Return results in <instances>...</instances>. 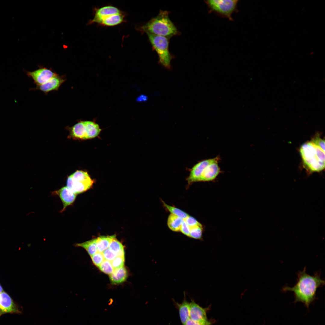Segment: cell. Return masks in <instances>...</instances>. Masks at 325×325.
Instances as JSON below:
<instances>
[{"label":"cell","mask_w":325,"mask_h":325,"mask_svg":"<svg viewBox=\"0 0 325 325\" xmlns=\"http://www.w3.org/2000/svg\"><path fill=\"white\" fill-rule=\"evenodd\" d=\"M70 175L73 179L75 181L85 183H94V181L86 172L77 170Z\"/></svg>","instance_id":"cell-23"},{"label":"cell","mask_w":325,"mask_h":325,"mask_svg":"<svg viewBox=\"0 0 325 325\" xmlns=\"http://www.w3.org/2000/svg\"><path fill=\"white\" fill-rule=\"evenodd\" d=\"M183 219L179 217L170 214L169 216L167 224L169 228L174 232L180 231L181 226Z\"/></svg>","instance_id":"cell-20"},{"label":"cell","mask_w":325,"mask_h":325,"mask_svg":"<svg viewBox=\"0 0 325 325\" xmlns=\"http://www.w3.org/2000/svg\"><path fill=\"white\" fill-rule=\"evenodd\" d=\"M91 257L93 263L98 267L104 260L102 252H98Z\"/></svg>","instance_id":"cell-29"},{"label":"cell","mask_w":325,"mask_h":325,"mask_svg":"<svg viewBox=\"0 0 325 325\" xmlns=\"http://www.w3.org/2000/svg\"><path fill=\"white\" fill-rule=\"evenodd\" d=\"M102 253L104 260L111 262L117 256V255L111 251L109 248L104 250Z\"/></svg>","instance_id":"cell-30"},{"label":"cell","mask_w":325,"mask_h":325,"mask_svg":"<svg viewBox=\"0 0 325 325\" xmlns=\"http://www.w3.org/2000/svg\"><path fill=\"white\" fill-rule=\"evenodd\" d=\"M84 122L86 129L87 139L94 138L99 135L101 130L98 125L91 121Z\"/></svg>","instance_id":"cell-19"},{"label":"cell","mask_w":325,"mask_h":325,"mask_svg":"<svg viewBox=\"0 0 325 325\" xmlns=\"http://www.w3.org/2000/svg\"><path fill=\"white\" fill-rule=\"evenodd\" d=\"M214 159V158L200 161L191 168L187 181L188 185L200 181L202 173L206 167Z\"/></svg>","instance_id":"cell-10"},{"label":"cell","mask_w":325,"mask_h":325,"mask_svg":"<svg viewBox=\"0 0 325 325\" xmlns=\"http://www.w3.org/2000/svg\"><path fill=\"white\" fill-rule=\"evenodd\" d=\"M94 18L90 20L88 24L96 23L100 25L101 22L108 17L116 14L123 12L116 7L111 5H107L98 8H95Z\"/></svg>","instance_id":"cell-8"},{"label":"cell","mask_w":325,"mask_h":325,"mask_svg":"<svg viewBox=\"0 0 325 325\" xmlns=\"http://www.w3.org/2000/svg\"><path fill=\"white\" fill-rule=\"evenodd\" d=\"M305 267L302 271L297 274V278L296 284L292 287L285 286L282 288L284 292L291 291L294 293L295 303L300 302L307 308L316 299L317 289L325 285V281L320 277V273L316 272L311 276L306 272Z\"/></svg>","instance_id":"cell-1"},{"label":"cell","mask_w":325,"mask_h":325,"mask_svg":"<svg viewBox=\"0 0 325 325\" xmlns=\"http://www.w3.org/2000/svg\"><path fill=\"white\" fill-rule=\"evenodd\" d=\"M109 248L117 256H124L125 252L122 244L115 237L111 241Z\"/></svg>","instance_id":"cell-24"},{"label":"cell","mask_w":325,"mask_h":325,"mask_svg":"<svg viewBox=\"0 0 325 325\" xmlns=\"http://www.w3.org/2000/svg\"><path fill=\"white\" fill-rule=\"evenodd\" d=\"M3 291H4L3 289L2 286L0 284V293H1L2 292H3Z\"/></svg>","instance_id":"cell-36"},{"label":"cell","mask_w":325,"mask_h":325,"mask_svg":"<svg viewBox=\"0 0 325 325\" xmlns=\"http://www.w3.org/2000/svg\"><path fill=\"white\" fill-rule=\"evenodd\" d=\"M183 220L186 222L190 228L202 225L194 218L189 215Z\"/></svg>","instance_id":"cell-31"},{"label":"cell","mask_w":325,"mask_h":325,"mask_svg":"<svg viewBox=\"0 0 325 325\" xmlns=\"http://www.w3.org/2000/svg\"><path fill=\"white\" fill-rule=\"evenodd\" d=\"M149 40L159 57V63L165 68L171 70L173 57L169 49V38L147 34Z\"/></svg>","instance_id":"cell-4"},{"label":"cell","mask_w":325,"mask_h":325,"mask_svg":"<svg viewBox=\"0 0 325 325\" xmlns=\"http://www.w3.org/2000/svg\"><path fill=\"white\" fill-rule=\"evenodd\" d=\"M212 323L209 320L200 322L196 321L189 318L184 325H211Z\"/></svg>","instance_id":"cell-33"},{"label":"cell","mask_w":325,"mask_h":325,"mask_svg":"<svg viewBox=\"0 0 325 325\" xmlns=\"http://www.w3.org/2000/svg\"><path fill=\"white\" fill-rule=\"evenodd\" d=\"M181 323L184 325L190 318V303L184 299L180 304L176 303Z\"/></svg>","instance_id":"cell-16"},{"label":"cell","mask_w":325,"mask_h":325,"mask_svg":"<svg viewBox=\"0 0 325 325\" xmlns=\"http://www.w3.org/2000/svg\"><path fill=\"white\" fill-rule=\"evenodd\" d=\"M98 268L101 271L109 275L112 273L114 270L111 262L106 260H104Z\"/></svg>","instance_id":"cell-27"},{"label":"cell","mask_w":325,"mask_h":325,"mask_svg":"<svg viewBox=\"0 0 325 325\" xmlns=\"http://www.w3.org/2000/svg\"><path fill=\"white\" fill-rule=\"evenodd\" d=\"M203 228L202 225L190 228L189 237L197 240L202 238Z\"/></svg>","instance_id":"cell-26"},{"label":"cell","mask_w":325,"mask_h":325,"mask_svg":"<svg viewBox=\"0 0 325 325\" xmlns=\"http://www.w3.org/2000/svg\"><path fill=\"white\" fill-rule=\"evenodd\" d=\"M96 242V238L83 243H76L75 246L83 248L91 256L98 252Z\"/></svg>","instance_id":"cell-22"},{"label":"cell","mask_w":325,"mask_h":325,"mask_svg":"<svg viewBox=\"0 0 325 325\" xmlns=\"http://www.w3.org/2000/svg\"><path fill=\"white\" fill-rule=\"evenodd\" d=\"M207 311V308L201 307L194 301L190 302V318L193 320L200 322L208 320Z\"/></svg>","instance_id":"cell-13"},{"label":"cell","mask_w":325,"mask_h":325,"mask_svg":"<svg viewBox=\"0 0 325 325\" xmlns=\"http://www.w3.org/2000/svg\"><path fill=\"white\" fill-rule=\"evenodd\" d=\"M1 315H2V314H1V311H0V316Z\"/></svg>","instance_id":"cell-37"},{"label":"cell","mask_w":325,"mask_h":325,"mask_svg":"<svg viewBox=\"0 0 325 325\" xmlns=\"http://www.w3.org/2000/svg\"><path fill=\"white\" fill-rule=\"evenodd\" d=\"M238 0H209L205 1L209 12L233 21L232 15L238 11Z\"/></svg>","instance_id":"cell-5"},{"label":"cell","mask_w":325,"mask_h":325,"mask_svg":"<svg viewBox=\"0 0 325 325\" xmlns=\"http://www.w3.org/2000/svg\"><path fill=\"white\" fill-rule=\"evenodd\" d=\"M162 202L164 207L172 214L181 218L183 219L185 218L189 215L183 210L173 206L168 205L163 201Z\"/></svg>","instance_id":"cell-25"},{"label":"cell","mask_w":325,"mask_h":325,"mask_svg":"<svg viewBox=\"0 0 325 325\" xmlns=\"http://www.w3.org/2000/svg\"><path fill=\"white\" fill-rule=\"evenodd\" d=\"M137 29L142 33L168 38L178 33L176 27L169 18L168 12L166 11L161 10L156 17Z\"/></svg>","instance_id":"cell-2"},{"label":"cell","mask_w":325,"mask_h":325,"mask_svg":"<svg viewBox=\"0 0 325 325\" xmlns=\"http://www.w3.org/2000/svg\"><path fill=\"white\" fill-rule=\"evenodd\" d=\"M219 159L218 157L214 158V160L204 169L199 181H212L216 178L221 171L218 165Z\"/></svg>","instance_id":"cell-11"},{"label":"cell","mask_w":325,"mask_h":325,"mask_svg":"<svg viewBox=\"0 0 325 325\" xmlns=\"http://www.w3.org/2000/svg\"><path fill=\"white\" fill-rule=\"evenodd\" d=\"M124 262V256H117L111 262V263L114 270L123 266Z\"/></svg>","instance_id":"cell-28"},{"label":"cell","mask_w":325,"mask_h":325,"mask_svg":"<svg viewBox=\"0 0 325 325\" xmlns=\"http://www.w3.org/2000/svg\"><path fill=\"white\" fill-rule=\"evenodd\" d=\"M300 152L304 165L310 172H319L325 168V151L311 141L303 144Z\"/></svg>","instance_id":"cell-3"},{"label":"cell","mask_w":325,"mask_h":325,"mask_svg":"<svg viewBox=\"0 0 325 325\" xmlns=\"http://www.w3.org/2000/svg\"><path fill=\"white\" fill-rule=\"evenodd\" d=\"M128 276L126 269L123 266L114 270L113 272L110 275V278L112 283L118 284L125 281Z\"/></svg>","instance_id":"cell-17"},{"label":"cell","mask_w":325,"mask_h":325,"mask_svg":"<svg viewBox=\"0 0 325 325\" xmlns=\"http://www.w3.org/2000/svg\"><path fill=\"white\" fill-rule=\"evenodd\" d=\"M93 183H84L73 180L71 175L69 176L67 181V187L71 190L77 195L89 189Z\"/></svg>","instance_id":"cell-14"},{"label":"cell","mask_w":325,"mask_h":325,"mask_svg":"<svg viewBox=\"0 0 325 325\" xmlns=\"http://www.w3.org/2000/svg\"><path fill=\"white\" fill-rule=\"evenodd\" d=\"M125 14L122 13L112 15L104 20L100 24L103 26H113L125 22Z\"/></svg>","instance_id":"cell-18"},{"label":"cell","mask_w":325,"mask_h":325,"mask_svg":"<svg viewBox=\"0 0 325 325\" xmlns=\"http://www.w3.org/2000/svg\"><path fill=\"white\" fill-rule=\"evenodd\" d=\"M116 235L111 236H101L97 238V246L98 252H102L104 250L108 248L112 240L115 237Z\"/></svg>","instance_id":"cell-21"},{"label":"cell","mask_w":325,"mask_h":325,"mask_svg":"<svg viewBox=\"0 0 325 325\" xmlns=\"http://www.w3.org/2000/svg\"><path fill=\"white\" fill-rule=\"evenodd\" d=\"M70 135L75 139H87L86 129L84 121H80L70 128Z\"/></svg>","instance_id":"cell-15"},{"label":"cell","mask_w":325,"mask_h":325,"mask_svg":"<svg viewBox=\"0 0 325 325\" xmlns=\"http://www.w3.org/2000/svg\"><path fill=\"white\" fill-rule=\"evenodd\" d=\"M148 99L147 97L144 94H142L138 97L137 98V101H146Z\"/></svg>","instance_id":"cell-35"},{"label":"cell","mask_w":325,"mask_h":325,"mask_svg":"<svg viewBox=\"0 0 325 325\" xmlns=\"http://www.w3.org/2000/svg\"><path fill=\"white\" fill-rule=\"evenodd\" d=\"M52 193L54 195L58 196L62 202L63 206L61 212L65 211L67 207L73 204L77 195L67 186L63 187Z\"/></svg>","instance_id":"cell-12"},{"label":"cell","mask_w":325,"mask_h":325,"mask_svg":"<svg viewBox=\"0 0 325 325\" xmlns=\"http://www.w3.org/2000/svg\"><path fill=\"white\" fill-rule=\"evenodd\" d=\"M0 310L1 314L6 313L21 314L22 308L5 292L0 293Z\"/></svg>","instance_id":"cell-7"},{"label":"cell","mask_w":325,"mask_h":325,"mask_svg":"<svg viewBox=\"0 0 325 325\" xmlns=\"http://www.w3.org/2000/svg\"><path fill=\"white\" fill-rule=\"evenodd\" d=\"M27 76L33 80L36 86L43 84L57 74L51 69L40 66L32 71H26Z\"/></svg>","instance_id":"cell-6"},{"label":"cell","mask_w":325,"mask_h":325,"mask_svg":"<svg viewBox=\"0 0 325 325\" xmlns=\"http://www.w3.org/2000/svg\"><path fill=\"white\" fill-rule=\"evenodd\" d=\"M67 80L65 75H60L57 74L46 83L37 85L33 90H39L44 92L46 95L49 92L57 91L61 85Z\"/></svg>","instance_id":"cell-9"},{"label":"cell","mask_w":325,"mask_h":325,"mask_svg":"<svg viewBox=\"0 0 325 325\" xmlns=\"http://www.w3.org/2000/svg\"><path fill=\"white\" fill-rule=\"evenodd\" d=\"M180 231L186 236L189 237L190 228L184 220L181 226Z\"/></svg>","instance_id":"cell-34"},{"label":"cell","mask_w":325,"mask_h":325,"mask_svg":"<svg viewBox=\"0 0 325 325\" xmlns=\"http://www.w3.org/2000/svg\"><path fill=\"white\" fill-rule=\"evenodd\" d=\"M313 143L321 148L325 151V141L319 136L317 135L311 141Z\"/></svg>","instance_id":"cell-32"}]
</instances>
